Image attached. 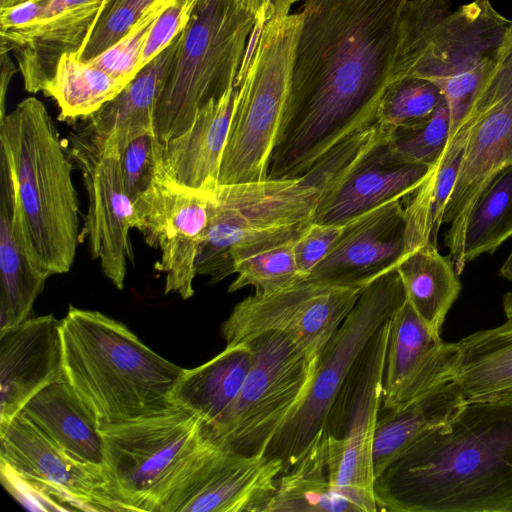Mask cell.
<instances>
[{
  "mask_svg": "<svg viewBox=\"0 0 512 512\" xmlns=\"http://www.w3.org/2000/svg\"><path fill=\"white\" fill-rule=\"evenodd\" d=\"M19 413L73 460L103 469L101 425L66 380L42 389Z\"/></svg>",
  "mask_w": 512,
  "mask_h": 512,
  "instance_id": "25",
  "label": "cell"
},
{
  "mask_svg": "<svg viewBox=\"0 0 512 512\" xmlns=\"http://www.w3.org/2000/svg\"><path fill=\"white\" fill-rule=\"evenodd\" d=\"M0 156L12 184V226L23 253L48 277L67 273L81 243L73 160L36 97L23 99L0 121Z\"/></svg>",
  "mask_w": 512,
  "mask_h": 512,
  "instance_id": "3",
  "label": "cell"
},
{
  "mask_svg": "<svg viewBox=\"0 0 512 512\" xmlns=\"http://www.w3.org/2000/svg\"><path fill=\"white\" fill-rule=\"evenodd\" d=\"M378 511L512 512V404L471 402L380 476Z\"/></svg>",
  "mask_w": 512,
  "mask_h": 512,
  "instance_id": "2",
  "label": "cell"
},
{
  "mask_svg": "<svg viewBox=\"0 0 512 512\" xmlns=\"http://www.w3.org/2000/svg\"><path fill=\"white\" fill-rule=\"evenodd\" d=\"M47 0L28 1L0 11V30L23 26L42 13Z\"/></svg>",
  "mask_w": 512,
  "mask_h": 512,
  "instance_id": "44",
  "label": "cell"
},
{
  "mask_svg": "<svg viewBox=\"0 0 512 512\" xmlns=\"http://www.w3.org/2000/svg\"><path fill=\"white\" fill-rule=\"evenodd\" d=\"M455 381L466 403L512 404V317L456 342Z\"/></svg>",
  "mask_w": 512,
  "mask_h": 512,
  "instance_id": "27",
  "label": "cell"
},
{
  "mask_svg": "<svg viewBox=\"0 0 512 512\" xmlns=\"http://www.w3.org/2000/svg\"><path fill=\"white\" fill-rule=\"evenodd\" d=\"M236 87L198 111L192 124L163 143L162 164L176 183L213 192L230 128Z\"/></svg>",
  "mask_w": 512,
  "mask_h": 512,
  "instance_id": "24",
  "label": "cell"
},
{
  "mask_svg": "<svg viewBox=\"0 0 512 512\" xmlns=\"http://www.w3.org/2000/svg\"><path fill=\"white\" fill-rule=\"evenodd\" d=\"M456 343L431 331L406 300L390 320L383 409H398L453 381Z\"/></svg>",
  "mask_w": 512,
  "mask_h": 512,
  "instance_id": "20",
  "label": "cell"
},
{
  "mask_svg": "<svg viewBox=\"0 0 512 512\" xmlns=\"http://www.w3.org/2000/svg\"><path fill=\"white\" fill-rule=\"evenodd\" d=\"M247 342L253 358L243 386L220 420L204 428L239 453L266 454L305 399L318 358H309L279 332L264 333Z\"/></svg>",
  "mask_w": 512,
  "mask_h": 512,
  "instance_id": "11",
  "label": "cell"
},
{
  "mask_svg": "<svg viewBox=\"0 0 512 512\" xmlns=\"http://www.w3.org/2000/svg\"><path fill=\"white\" fill-rule=\"evenodd\" d=\"M212 192L182 186L165 172L162 158L148 188L133 201L134 229L161 252L155 268L165 273L164 293L194 295L196 259L209 223Z\"/></svg>",
  "mask_w": 512,
  "mask_h": 512,
  "instance_id": "19",
  "label": "cell"
},
{
  "mask_svg": "<svg viewBox=\"0 0 512 512\" xmlns=\"http://www.w3.org/2000/svg\"><path fill=\"white\" fill-rule=\"evenodd\" d=\"M197 1L198 0H174V3L179 5L189 14H191Z\"/></svg>",
  "mask_w": 512,
  "mask_h": 512,
  "instance_id": "49",
  "label": "cell"
},
{
  "mask_svg": "<svg viewBox=\"0 0 512 512\" xmlns=\"http://www.w3.org/2000/svg\"><path fill=\"white\" fill-rule=\"evenodd\" d=\"M405 253V207L401 199H394L346 224L330 252L308 278L364 288L396 269Z\"/></svg>",
  "mask_w": 512,
  "mask_h": 512,
  "instance_id": "21",
  "label": "cell"
},
{
  "mask_svg": "<svg viewBox=\"0 0 512 512\" xmlns=\"http://www.w3.org/2000/svg\"><path fill=\"white\" fill-rule=\"evenodd\" d=\"M103 471L119 511L156 512L168 485L202 442V419L179 407L99 428Z\"/></svg>",
  "mask_w": 512,
  "mask_h": 512,
  "instance_id": "9",
  "label": "cell"
},
{
  "mask_svg": "<svg viewBox=\"0 0 512 512\" xmlns=\"http://www.w3.org/2000/svg\"><path fill=\"white\" fill-rule=\"evenodd\" d=\"M65 380L100 425L163 413L183 371L123 323L70 306L59 321Z\"/></svg>",
  "mask_w": 512,
  "mask_h": 512,
  "instance_id": "4",
  "label": "cell"
},
{
  "mask_svg": "<svg viewBox=\"0 0 512 512\" xmlns=\"http://www.w3.org/2000/svg\"><path fill=\"white\" fill-rule=\"evenodd\" d=\"M163 143L156 134L132 141L120 156V169L125 190L132 200L149 186L162 158Z\"/></svg>",
  "mask_w": 512,
  "mask_h": 512,
  "instance_id": "41",
  "label": "cell"
},
{
  "mask_svg": "<svg viewBox=\"0 0 512 512\" xmlns=\"http://www.w3.org/2000/svg\"><path fill=\"white\" fill-rule=\"evenodd\" d=\"M258 21L265 23L270 20V9L273 0H238Z\"/></svg>",
  "mask_w": 512,
  "mask_h": 512,
  "instance_id": "46",
  "label": "cell"
},
{
  "mask_svg": "<svg viewBox=\"0 0 512 512\" xmlns=\"http://www.w3.org/2000/svg\"><path fill=\"white\" fill-rule=\"evenodd\" d=\"M297 239L260 251L238 263L234 271L237 277L228 287V292L251 286L255 293L267 294L306 278L295 260L294 244Z\"/></svg>",
  "mask_w": 512,
  "mask_h": 512,
  "instance_id": "36",
  "label": "cell"
},
{
  "mask_svg": "<svg viewBox=\"0 0 512 512\" xmlns=\"http://www.w3.org/2000/svg\"><path fill=\"white\" fill-rule=\"evenodd\" d=\"M406 300L396 269L370 282L320 353L307 395L272 441L267 455L291 468L323 434L329 411L352 368L377 330Z\"/></svg>",
  "mask_w": 512,
  "mask_h": 512,
  "instance_id": "10",
  "label": "cell"
},
{
  "mask_svg": "<svg viewBox=\"0 0 512 512\" xmlns=\"http://www.w3.org/2000/svg\"><path fill=\"white\" fill-rule=\"evenodd\" d=\"M264 24L238 0H198L178 37L155 114L165 143L181 134L210 101L235 86L256 28Z\"/></svg>",
  "mask_w": 512,
  "mask_h": 512,
  "instance_id": "6",
  "label": "cell"
},
{
  "mask_svg": "<svg viewBox=\"0 0 512 512\" xmlns=\"http://www.w3.org/2000/svg\"><path fill=\"white\" fill-rule=\"evenodd\" d=\"M252 358L250 344L242 342L226 346L198 367L183 368L172 392V402L198 415L205 427H212L240 392Z\"/></svg>",
  "mask_w": 512,
  "mask_h": 512,
  "instance_id": "28",
  "label": "cell"
},
{
  "mask_svg": "<svg viewBox=\"0 0 512 512\" xmlns=\"http://www.w3.org/2000/svg\"><path fill=\"white\" fill-rule=\"evenodd\" d=\"M1 54V81H0V121L5 117L6 113V95L9 84L18 67L15 66L9 52L0 49Z\"/></svg>",
  "mask_w": 512,
  "mask_h": 512,
  "instance_id": "45",
  "label": "cell"
},
{
  "mask_svg": "<svg viewBox=\"0 0 512 512\" xmlns=\"http://www.w3.org/2000/svg\"><path fill=\"white\" fill-rule=\"evenodd\" d=\"M125 81L79 60L75 53L64 54L56 72L44 89L59 108V119H86L115 98Z\"/></svg>",
  "mask_w": 512,
  "mask_h": 512,
  "instance_id": "34",
  "label": "cell"
},
{
  "mask_svg": "<svg viewBox=\"0 0 512 512\" xmlns=\"http://www.w3.org/2000/svg\"><path fill=\"white\" fill-rule=\"evenodd\" d=\"M464 119L469 127L465 150L442 218L450 224L444 243L452 259L474 204L496 174L512 164V37Z\"/></svg>",
  "mask_w": 512,
  "mask_h": 512,
  "instance_id": "16",
  "label": "cell"
},
{
  "mask_svg": "<svg viewBox=\"0 0 512 512\" xmlns=\"http://www.w3.org/2000/svg\"><path fill=\"white\" fill-rule=\"evenodd\" d=\"M449 131L450 112L443 98L434 112L423 121L390 132L387 143L399 160L432 167L448 144Z\"/></svg>",
  "mask_w": 512,
  "mask_h": 512,
  "instance_id": "37",
  "label": "cell"
},
{
  "mask_svg": "<svg viewBox=\"0 0 512 512\" xmlns=\"http://www.w3.org/2000/svg\"><path fill=\"white\" fill-rule=\"evenodd\" d=\"M390 320L377 330L358 358L323 431L330 483L359 512L378 511L372 445L382 404Z\"/></svg>",
  "mask_w": 512,
  "mask_h": 512,
  "instance_id": "13",
  "label": "cell"
},
{
  "mask_svg": "<svg viewBox=\"0 0 512 512\" xmlns=\"http://www.w3.org/2000/svg\"><path fill=\"white\" fill-rule=\"evenodd\" d=\"M320 195L304 176L218 184L196 259V274L214 285L244 259L297 239L313 223Z\"/></svg>",
  "mask_w": 512,
  "mask_h": 512,
  "instance_id": "7",
  "label": "cell"
},
{
  "mask_svg": "<svg viewBox=\"0 0 512 512\" xmlns=\"http://www.w3.org/2000/svg\"><path fill=\"white\" fill-rule=\"evenodd\" d=\"M0 333L28 319L47 275L23 253L14 237L12 184L0 157Z\"/></svg>",
  "mask_w": 512,
  "mask_h": 512,
  "instance_id": "30",
  "label": "cell"
},
{
  "mask_svg": "<svg viewBox=\"0 0 512 512\" xmlns=\"http://www.w3.org/2000/svg\"><path fill=\"white\" fill-rule=\"evenodd\" d=\"M465 404L459 385L450 381L407 406L380 408L372 445L375 478L424 432L451 419Z\"/></svg>",
  "mask_w": 512,
  "mask_h": 512,
  "instance_id": "29",
  "label": "cell"
},
{
  "mask_svg": "<svg viewBox=\"0 0 512 512\" xmlns=\"http://www.w3.org/2000/svg\"><path fill=\"white\" fill-rule=\"evenodd\" d=\"M68 147L82 172L89 200L80 240L87 242L104 276L122 290L128 262L133 261L130 230L134 229L135 212L123 184L121 153L86 126L69 133Z\"/></svg>",
  "mask_w": 512,
  "mask_h": 512,
  "instance_id": "17",
  "label": "cell"
},
{
  "mask_svg": "<svg viewBox=\"0 0 512 512\" xmlns=\"http://www.w3.org/2000/svg\"><path fill=\"white\" fill-rule=\"evenodd\" d=\"M441 89L432 81L404 78L391 83L380 102L376 123L390 133L429 117L443 100Z\"/></svg>",
  "mask_w": 512,
  "mask_h": 512,
  "instance_id": "35",
  "label": "cell"
},
{
  "mask_svg": "<svg viewBox=\"0 0 512 512\" xmlns=\"http://www.w3.org/2000/svg\"><path fill=\"white\" fill-rule=\"evenodd\" d=\"M451 0H407L401 14L391 83L432 81L450 112L448 142L512 37V20L490 0H473L451 11Z\"/></svg>",
  "mask_w": 512,
  "mask_h": 512,
  "instance_id": "5",
  "label": "cell"
},
{
  "mask_svg": "<svg viewBox=\"0 0 512 512\" xmlns=\"http://www.w3.org/2000/svg\"><path fill=\"white\" fill-rule=\"evenodd\" d=\"M468 128L467 120L463 119L457 133L448 142L438 162L431 167L430 173L420 186L431 200L434 230L437 235L443 224L442 218L446 203L458 176L465 150Z\"/></svg>",
  "mask_w": 512,
  "mask_h": 512,
  "instance_id": "40",
  "label": "cell"
},
{
  "mask_svg": "<svg viewBox=\"0 0 512 512\" xmlns=\"http://www.w3.org/2000/svg\"><path fill=\"white\" fill-rule=\"evenodd\" d=\"M406 2L304 0L267 178L303 176L341 141L376 123L391 84Z\"/></svg>",
  "mask_w": 512,
  "mask_h": 512,
  "instance_id": "1",
  "label": "cell"
},
{
  "mask_svg": "<svg viewBox=\"0 0 512 512\" xmlns=\"http://www.w3.org/2000/svg\"><path fill=\"white\" fill-rule=\"evenodd\" d=\"M28 1H36V0H0V11L9 9L11 7L23 4Z\"/></svg>",
  "mask_w": 512,
  "mask_h": 512,
  "instance_id": "50",
  "label": "cell"
},
{
  "mask_svg": "<svg viewBox=\"0 0 512 512\" xmlns=\"http://www.w3.org/2000/svg\"><path fill=\"white\" fill-rule=\"evenodd\" d=\"M301 22L300 12L268 20L248 49L235 82L218 184L267 178L288 101Z\"/></svg>",
  "mask_w": 512,
  "mask_h": 512,
  "instance_id": "8",
  "label": "cell"
},
{
  "mask_svg": "<svg viewBox=\"0 0 512 512\" xmlns=\"http://www.w3.org/2000/svg\"><path fill=\"white\" fill-rule=\"evenodd\" d=\"M1 472L41 503L70 509L119 511L102 468L79 463L18 413L0 427ZM57 509V507H55Z\"/></svg>",
  "mask_w": 512,
  "mask_h": 512,
  "instance_id": "18",
  "label": "cell"
},
{
  "mask_svg": "<svg viewBox=\"0 0 512 512\" xmlns=\"http://www.w3.org/2000/svg\"><path fill=\"white\" fill-rule=\"evenodd\" d=\"M65 380L59 321L28 318L0 333V427L38 392Z\"/></svg>",
  "mask_w": 512,
  "mask_h": 512,
  "instance_id": "23",
  "label": "cell"
},
{
  "mask_svg": "<svg viewBox=\"0 0 512 512\" xmlns=\"http://www.w3.org/2000/svg\"><path fill=\"white\" fill-rule=\"evenodd\" d=\"M173 3L174 0L159 3L122 40L88 62L129 83L141 70L144 45L153 23Z\"/></svg>",
  "mask_w": 512,
  "mask_h": 512,
  "instance_id": "39",
  "label": "cell"
},
{
  "mask_svg": "<svg viewBox=\"0 0 512 512\" xmlns=\"http://www.w3.org/2000/svg\"><path fill=\"white\" fill-rule=\"evenodd\" d=\"M265 512H359L330 483L324 434L281 473Z\"/></svg>",
  "mask_w": 512,
  "mask_h": 512,
  "instance_id": "32",
  "label": "cell"
},
{
  "mask_svg": "<svg viewBox=\"0 0 512 512\" xmlns=\"http://www.w3.org/2000/svg\"><path fill=\"white\" fill-rule=\"evenodd\" d=\"M204 431L156 512H265L283 472L281 459L239 453Z\"/></svg>",
  "mask_w": 512,
  "mask_h": 512,
  "instance_id": "14",
  "label": "cell"
},
{
  "mask_svg": "<svg viewBox=\"0 0 512 512\" xmlns=\"http://www.w3.org/2000/svg\"><path fill=\"white\" fill-rule=\"evenodd\" d=\"M301 0H273L270 9V19L290 14L292 5Z\"/></svg>",
  "mask_w": 512,
  "mask_h": 512,
  "instance_id": "47",
  "label": "cell"
},
{
  "mask_svg": "<svg viewBox=\"0 0 512 512\" xmlns=\"http://www.w3.org/2000/svg\"><path fill=\"white\" fill-rule=\"evenodd\" d=\"M164 0H104L83 47L76 54L88 62L122 40L135 25Z\"/></svg>",
  "mask_w": 512,
  "mask_h": 512,
  "instance_id": "38",
  "label": "cell"
},
{
  "mask_svg": "<svg viewBox=\"0 0 512 512\" xmlns=\"http://www.w3.org/2000/svg\"><path fill=\"white\" fill-rule=\"evenodd\" d=\"M104 0H47L35 20L0 30V49L12 52L29 93L44 91L60 58L77 54L87 40Z\"/></svg>",
  "mask_w": 512,
  "mask_h": 512,
  "instance_id": "22",
  "label": "cell"
},
{
  "mask_svg": "<svg viewBox=\"0 0 512 512\" xmlns=\"http://www.w3.org/2000/svg\"><path fill=\"white\" fill-rule=\"evenodd\" d=\"M499 275L502 278L512 282V249L504 263L501 265Z\"/></svg>",
  "mask_w": 512,
  "mask_h": 512,
  "instance_id": "48",
  "label": "cell"
},
{
  "mask_svg": "<svg viewBox=\"0 0 512 512\" xmlns=\"http://www.w3.org/2000/svg\"><path fill=\"white\" fill-rule=\"evenodd\" d=\"M191 14L179 5H169L155 20L147 36L141 59V69L162 52L185 27Z\"/></svg>",
  "mask_w": 512,
  "mask_h": 512,
  "instance_id": "43",
  "label": "cell"
},
{
  "mask_svg": "<svg viewBox=\"0 0 512 512\" xmlns=\"http://www.w3.org/2000/svg\"><path fill=\"white\" fill-rule=\"evenodd\" d=\"M344 226L311 223L294 244L299 271L306 277L327 256Z\"/></svg>",
  "mask_w": 512,
  "mask_h": 512,
  "instance_id": "42",
  "label": "cell"
},
{
  "mask_svg": "<svg viewBox=\"0 0 512 512\" xmlns=\"http://www.w3.org/2000/svg\"><path fill=\"white\" fill-rule=\"evenodd\" d=\"M512 236V164L491 180L468 214L452 259L456 273L483 254H492Z\"/></svg>",
  "mask_w": 512,
  "mask_h": 512,
  "instance_id": "33",
  "label": "cell"
},
{
  "mask_svg": "<svg viewBox=\"0 0 512 512\" xmlns=\"http://www.w3.org/2000/svg\"><path fill=\"white\" fill-rule=\"evenodd\" d=\"M364 288L306 277L275 292L254 293L234 306L221 325V336L230 346L279 332L317 359Z\"/></svg>",
  "mask_w": 512,
  "mask_h": 512,
  "instance_id": "15",
  "label": "cell"
},
{
  "mask_svg": "<svg viewBox=\"0 0 512 512\" xmlns=\"http://www.w3.org/2000/svg\"><path fill=\"white\" fill-rule=\"evenodd\" d=\"M389 133L374 123L341 141L304 174L320 195L313 223L344 226L394 199L413 194L431 167L391 152Z\"/></svg>",
  "mask_w": 512,
  "mask_h": 512,
  "instance_id": "12",
  "label": "cell"
},
{
  "mask_svg": "<svg viewBox=\"0 0 512 512\" xmlns=\"http://www.w3.org/2000/svg\"><path fill=\"white\" fill-rule=\"evenodd\" d=\"M396 271L415 312L431 331L441 335L462 287L453 261L439 253L437 244L426 241L407 251Z\"/></svg>",
  "mask_w": 512,
  "mask_h": 512,
  "instance_id": "31",
  "label": "cell"
},
{
  "mask_svg": "<svg viewBox=\"0 0 512 512\" xmlns=\"http://www.w3.org/2000/svg\"><path fill=\"white\" fill-rule=\"evenodd\" d=\"M179 34L115 98L86 118L85 126L97 137L117 146L121 154L135 139L155 134L156 109L178 47Z\"/></svg>",
  "mask_w": 512,
  "mask_h": 512,
  "instance_id": "26",
  "label": "cell"
}]
</instances>
